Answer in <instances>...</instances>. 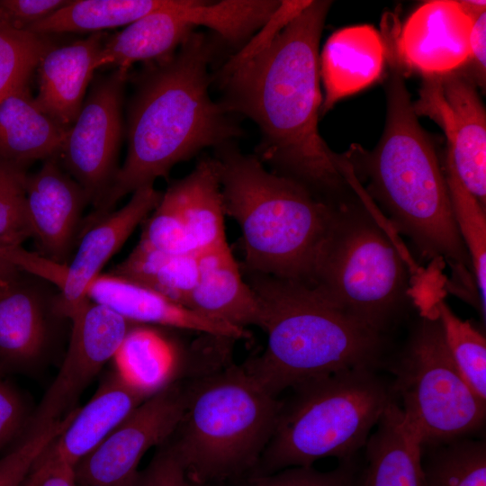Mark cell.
<instances>
[{"label":"cell","mask_w":486,"mask_h":486,"mask_svg":"<svg viewBox=\"0 0 486 486\" xmlns=\"http://www.w3.org/2000/svg\"><path fill=\"white\" fill-rule=\"evenodd\" d=\"M330 5L310 1L296 15L282 6L272 27L267 23L266 38L230 60L220 77L223 108L248 116L261 131L256 157L274 173L336 203L355 193L341 173L338 154L318 129L319 44Z\"/></svg>","instance_id":"6da1fadb"},{"label":"cell","mask_w":486,"mask_h":486,"mask_svg":"<svg viewBox=\"0 0 486 486\" xmlns=\"http://www.w3.org/2000/svg\"><path fill=\"white\" fill-rule=\"evenodd\" d=\"M212 50L206 36L194 32L141 75L129 111L126 159L104 198L83 220V230L113 211L124 195L153 185L203 148H217L240 134L210 96Z\"/></svg>","instance_id":"7a4b0ae2"},{"label":"cell","mask_w":486,"mask_h":486,"mask_svg":"<svg viewBox=\"0 0 486 486\" xmlns=\"http://www.w3.org/2000/svg\"><path fill=\"white\" fill-rule=\"evenodd\" d=\"M385 127L374 149L353 146L345 154L364 192L378 202L394 231L405 235L424 260H442L464 291L473 290L469 254L454 217L446 176L433 142L416 115L403 75L387 82Z\"/></svg>","instance_id":"3957f363"},{"label":"cell","mask_w":486,"mask_h":486,"mask_svg":"<svg viewBox=\"0 0 486 486\" xmlns=\"http://www.w3.org/2000/svg\"><path fill=\"white\" fill-rule=\"evenodd\" d=\"M262 309L264 352L242 366L270 394L338 372L377 368L385 336L337 308L306 284L246 272Z\"/></svg>","instance_id":"277c9868"},{"label":"cell","mask_w":486,"mask_h":486,"mask_svg":"<svg viewBox=\"0 0 486 486\" xmlns=\"http://www.w3.org/2000/svg\"><path fill=\"white\" fill-rule=\"evenodd\" d=\"M225 215L239 226L244 271L309 285L315 255L335 203L268 171L226 142L216 148Z\"/></svg>","instance_id":"5b68a950"},{"label":"cell","mask_w":486,"mask_h":486,"mask_svg":"<svg viewBox=\"0 0 486 486\" xmlns=\"http://www.w3.org/2000/svg\"><path fill=\"white\" fill-rule=\"evenodd\" d=\"M351 187L332 207L308 286L385 336L414 302L410 264L361 184Z\"/></svg>","instance_id":"8992f818"},{"label":"cell","mask_w":486,"mask_h":486,"mask_svg":"<svg viewBox=\"0 0 486 486\" xmlns=\"http://www.w3.org/2000/svg\"><path fill=\"white\" fill-rule=\"evenodd\" d=\"M282 406L242 365L193 382L171 441L188 482L209 484L255 469Z\"/></svg>","instance_id":"52a82bcc"},{"label":"cell","mask_w":486,"mask_h":486,"mask_svg":"<svg viewBox=\"0 0 486 486\" xmlns=\"http://www.w3.org/2000/svg\"><path fill=\"white\" fill-rule=\"evenodd\" d=\"M292 389L252 475L310 467L325 457H356L393 400L390 386L371 367L338 372Z\"/></svg>","instance_id":"ba28073f"},{"label":"cell","mask_w":486,"mask_h":486,"mask_svg":"<svg viewBox=\"0 0 486 486\" xmlns=\"http://www.w3.org/2000/svg\"><path fill=\"white\" fill-rule=\"evenodd\" d=\"M392 372V395L422 448L466 437L484 426L486 401L458 370L436 311L420 312Z\"/></svg>","instance_id":"9c48e42d"},{"label":"cell","mask_w":486,"mask_h":486,"mask_svg":"<svg viewBox=\"0 0 486 486\" xmlns=\"http://www.w3.org/2000/svg\"><path fill=\"white\" fill-rule=\"evenodd\" d=\"M412 106L443 130L460 180L485 207L486 112L474 83L460 68L423 76Z\"/></svg>","instance_id":"30bf717a"},{"label":"cell","mask_w":486,"mask_h":486,"mask_svg":"<svg viewBox=\"0 0 486 486\" xmlns=\"http://www.w3.org/2000/svg\"><path fill=\"white\" fill-rule=\"evenodd\" d=\"M128 76V71L115 69L93 84L58 157L94 207L106 195L119 170L121 107Z\"/></svg>","instance_id":"8fae6325"},{"label":"cell","mask_w":486,"mask_h":486,"mask_svg":"<svg viewBox=\"0 0 486 486\" xmlns=\"http://www.w3.org/2000/svg\"><path fill=\"white\" fill-rule=\"evenodd\" d=\"M186 403V387L167 383L147 398L75 468L78 486H130L148 449L168 441Z\"/></svg>","instance_id":"7c38bea8"},{"label":"cell","mask_w":486,"mask_h":486,"mask_svg":"<svg viewBox=\"0 0 486 486\" xmlns=\"http://www.w3.org/2000/svg\"><path fill=\"white\" fill-rule=\"evenodd\" d=\"M70 320L72 331L66 356L26 431L40 430L64 418L104 364L113 357L130 329L128 320L89 299Z\"/></svg>","instance_id":"4fadbf2b"},{"label":"cell","mask_w":486,"mask_h":486,"mask_svg":"<svg viewBox=\"0 0 486 486\" xmlns=\"http://www.w3.org/2000/svg\"><path fill=\"white\" fill-rule=\"evenodd\" d=\"M162 193L147 185L132 193L122 208L112 211L78 238L75 256L67 265L54 310L71 319L88 300L86 292L110 258L118 252L136 227L158 206Z\"/></svg>","instance_id":"5bb4252c"},{"label":"cell","mask_w":486,"mask_h":486,"mask_svg":"<svg viewBox=\"0 0 486 486\" xmlns=\"http://www.w3.org/2000/svg\"><path fill=\"white\" fill-rule=\"evenodd\" d=\"M25 190L32 237L43 256L68 265L88 195L58 158L45 159L37 172L27 175Z\"/></svg>","instance_id":"9a60e30c"},{"label":"cell","mask_w":486,"mask_h":486,"mask_svg":"<svg viewBox=\"0 0 486 486\" xmlns=\"http://www.w3.org/2000/svg\"><path fill=\"white\" fill-rule=\"evenodd\" d=\"M472 24L457 1L427 2L404 22L397 41L398 56L423 76L459 69L470 55Z\"/></svg>","instance_id":"2e32d148"},{"label":"cell","mask_w":486,"mask_h":486,"mask_svg":"<svg viewBox=\"0 0 486 486\" xmlns=\"http://www.w3.org/2000/svg\"><path fill=\"white\" fill-rule=\"evenodd\" d=\"M147 394L110 375L67 427L49 444L30 472L54 465L76 466L147 398Z\"/></svg>","instance_id":"e0dca14e"},{"label":"cell","mask_w":486,"mask_h":486,"mask_svg":"<svg viewBox=\"0 0 486 486\" xmlns=\"http://www.w3.org/2000/svg\"><path fill=\"white\" fill-rule=\"evenodd\" d=\"M86 297L129 322L198 331L233 340L249 337L245 328L203 316L148 287L113 274L98 275L88 287Z\"/></svg>","instance_id":"ac0fdd59"},{"label":"cell","mask_w":486,"mask_h":486,"mask_svg":"<svg viewBox=\"0 0 486 486\" xmlns=\"http://www.w3.org/2000/svg\"><path fill=\"white\" fill-rule=\"evenodd\" d=\"M198 0H166L160 8L106 38L94 62L95 69L113 66L128 71L138 61L155 62L172 55L194 32Z\"/></svg>","instance_id":"d6986e66"},{"label":"cell","mask_w":486,"mask_h":486,"mask_svg":"<svg viewBox=\"0 0 486 486\" xmlns=\"http://www.w3.org/2000/svg\"><path fill=\"white\" fill-rule=\"evenodd\" d=\"M107 34L100 32L69 44L54 45L37 66L40 109L60 124L70 127L84 104L95 70L94 62Z\"/></svg>","instance_id":"ffe728a7"},{"label":"cell","mask_w":486,"mask_h":486,"mask_svg":"<svg viewBox=\"0 0 486 486\" xmlns=\"http://www.w3.org/2000/svg\"><path fill=\"white\" fill-rule=\"evenodd\" d=\"M384 59V41L373 26L356 25L335 32L319 57L320 77L325 90L320 113L376 81Z\"/></svg>","instance_id":"44dd1931"},{"label":"cell","mask_w":486,"mask_h":486,"mask_svg":"<svg viewBox=\"0 0 486 486\" xmlns=\"http://www.w3.org/2000/svg\"><path fill=\"white\" fill-rule=\"evenodd\" d=\"M198 271L187 308L238 328H260V302L227 243L198 254Z\"/></svg>","instance_id":"7402d4cb"},{"label":"cell","mask_w":486,"mask_h":486,"mask_svg":"<svg viewBox=\"0 0 486 486\" xmlns=\"http://www.w3.org/2000/svg\"><path fill=\"white\" fill-rule=\"evenodd\" d=\"M365 446L359 486H426L421 443L392 400Z\"/></svg>","instance_id":"603a6c76"},{"label":"cell","mask_w":486,"mask_h":486,"mask_svg":"<svg viewBox=\"0 0 486 486\" xmlns=\"http://www.w3.org/2000/svg\"><path fill=\"white\" fill-rule=\"evenodd\" d=\"M68 129L42 112L23 85L0 101V159L27 165L58 158Z\"/></svg>","instance_id":"cb8c5ba5"},{"label":"cell","mask_w":486,"mask_h":486,"mask_svg":"<svg viewBox=\"0 0 486 486\" xmlns=\"http://www.w3.org/2000/svg\"><path fill=\"white\" fill-rule=\"evenodd\" d=\"M165 194L176 208L198 254L227 243L223 199L213 159L200 161Z\"/></svg>","instance_id":"d4e9b609"},{"label":"cell","mask_w":486,"mask_h":486,"mask_svg":"<svg viewBox=\"0 0 486 486\" xmlns=\"http://www.w3.org/2000/svg\"><path fill=\"white\" fill-rule=\"evenodd\" d=\"M46 340L43 306L37 292L17 279L0 284V357L11 363L36 358Z\"/></svg>","instance_id":"484cf974"},{"label":"cell","mask_w":486,"mask_h":486,"mask_svg":"<svg viewBox=\"0 0 486 486\" xmlns=\"http://www.w3.org/2000/svg\"><path fill=\"white\" fill-rule=\"evenodd\" d=\"M198 273V254H167L138 243L112 274L148 287L187 307Z\"/></svg>","instance_id":"4316f807"},{"label":"cell","mask_w":486,"mask_h":486,"mask_svg":"<svg viewBox=\"0 0 486 486\" xmlns=\"http://www.w3.org/2000/svg\"><path fill=\"white\" fill-rule=\"evenodd\" d=\"M166 0H76L39 21L28 32L52 35L65 32H100L129 25L162 7Z\"/></svg>","instance_id":"83f0119b"},{"label":"cell","mask_w":486,"mask_h":486,"mask_svg":"<svg viewBox=\"0 0 486 486\" xmlns=\"http://www.w3.org/2000/svg\"><path fill=\"white\" fill-rule=\"evenodd\" d=\"M115 374L148 396L166 385L175 349L158 331L130 328L113 357Z\"/></svg>","instance_id":"f1b7e54d"},{"label":"cell","mask_w":486,"mask_h":486,"mask_svg":"<svg viewBox=\"0 0 486 486\" xmlns=\"http://www.w3.org/2000/svg\"><path fill=\"white\" fill-rule=\"evenodd\" d=\"M443 169L458 231L469 254L479 291L481 312L486 310V212L460 180L446 153Z\"/></svg>","instance_id":"f546056e"},{"label":"cell","mask_w":486,"mask_h":486,"mask_svg":"<svg viewBox=\"0 0 486 486\" xmlns=\"http://www.w3.org/2000/svg\"><path fill=\"white\" fill-rule=\"evenodd\" d=\"M426 486H486V443L465 437L424 447Z\"/></svg>","instance_id":"4dcf8cb0"},{"label":"cell","mask_w":486,"mask_h":486,"mask_svg":"<svg viewBox=\"0 0 486 486\" xmlns=\"http://www.w3.org/2000/svg\"><path fill=\"white\" fill-rule=\"evenodd\" d=\"M434 310L449 352L473 392L486 401V338L470 321L460 319L443 300Z\"/></svg>","instance_id":"1f68e13d"},{"label":"cell","mask_w":486,"mask_h":486,"mask_svg":"<svg viewBox=\"0 0 486 486\" xmlns=\"http://www.w3.org/2000/svg\"><path fill=\"white\" fill-rule=\"evenodd\" d=\"M54 45L51 35L0 26V101L27 85L41 57Z\"/></svg>","instance_id":"d6a6232c"},{"label":"cell","mask_w":486,"mask_h":486,"mask_svg":"<svg viewBox=\"0 0 486 486\" xmlns=\"http://www.w3.org/2000/svg\"><path fill=\"white\" fill-rule=\"evenodd\" d=\"M25 168L26 164L0 159V238L18 245L32 237Z\"/></svg>","instance_id":"836d02e7"},{"label":"cell","mask_w":486,"mask_h":486,"mask_svg":"<svg viewBox=\"0 0 486 486\" xmlns=\"http://www.w3.org/2000/svg\"><path fill=\"white\" fill-rule=\"evenodd\" d=\"M139 243L167 254H198L176 208L166 194L147 219Z\"/></svg>","instance_id":"e575fe53"},{"label":"cell","mask_w":486,"mask_h":486,"mask_svg":"<svg viewBox=\"0 0 486 486\" xmlns=\"http://www.w3.org/2000/svg\"><path fill=\"white\" fill-rule=\"evenodd\" d=\"M73 411L36 431H24L20 442L0 459V486H22L34 462L67 427Z\"/></svg>","instance_id":"d590c367"},{"label":"cell","mask_w":486,"mask_h":486,"mask_svg":"<svg viewBox=\"0 0 486 486\" xmlns=\"http://www.w3.org/2000/svg\"><path fill=\"white\" fill-rule=\"evenodd\" d=\"M356 457L343 460L328 472L310 467H290L266 475H251L240 486H359Z\"/></svg>","instance_id":"8d00e7d4"},{"label":"cell","mask_w":486,"mask_h":486,"mask_svg":"<svg viewBox=\"0 0 486 486\" xmlns=\"http://www.w3.org/2000/svg\"><path fill=\"white\" fill-rule=\"evenodd\" d=\"M162 446L130 486H188L185 471L171 442Z\"/></svg>","instance_id":"74e56055"},{"label":"cell","mask_w":486,"mask_h":486,"mask_svg":"<svg viewBox=\"0 0 486 486\" xmlns=\"http://www.w3.org/2000/svg\"><path fill=\"white\" fill-rule=\"evenodd\" d=\"M68 0H0V26L28 31L67 4Z\"/></svg>","instance_id":"f35d334b"},{"label":"cell","mask_w":486,"mask_h":486,"mask_svg":"<svg viewBox=\"0 0 486 486\" xmlns=\"http://www.w3.org/2000/svg\"><path fill=\"white\" fill-rule=\"evenodd\" d=\"M4 256L18 270L29 272L54 283L60 287L66 274L67 265L54 261L23 249L21 245H7L3 250Z\"/></svg>","instance_id":"ab89813d"},{"label":"cell","mask_w":486,"mask_h":486,"mask_svg":"<svg viewBox=\"0 0 486 486\" xmlns=\"http://www.w3.org/2000/svg\"><path fill=\"white\" fill-rule=\"evenodd\" d=\"M24 418L20 396L0 378V451L22 430Z\"/></svg>","instance_id":"60d3db41"},{"label":"cell","mask_w":486,"mask_h":486,"mask_svg":"<svg viewBox=\"0 0 486 486\" xmlns=\"http://www.w3.org/2000/svg\"><path fill=\"white\" fill-rule=\"evenodd\" d=\"M472 21L470 55L464 65H468V71L460 69L475 86L484 90L486 83V12L472 18Z\"/></svg>","instance_id":"b9f144b4"},{"label":"cell","mask_w":486,"mask_h":486,"mask_svg":"<svg viewBox=\"0 0 486 486\" xmlns=\"http://www.w3.org/2000/svg\"><path fill=\"white\" fill-rule=\"evenodd\" d=\"M22 486H78L75 470L67 465H54L29 472Z\"/></svg>","instance_id":"7bdbcfd3"},{"label":"cell","mask_w":486,"mask_h":486,"mask_svg":"<svg viewBox=\"0 0 486 486\" xmlns=\"http://www.w3.org/2000/svg\"><path fill=\"white\" fill-rule=\"evenodd\" d=\"M11 244L14 243L0 238V284L17 279L20 272L3 254L4 247Z\"/></svg>","instance_id":"ee69618b"},{"label":"cell","mask_w":486,"mask_h":486,"mask_svg":"<svg viewBox=\"0 0 486 486\" xmlns=\"http://www.w3.org/2000/svg\"><path fill=\"white\" fill-rule=\"evenodd\" d=\"M463 12L471 19L486 12L485 1H457Z\"/></svg>","instance_id":"f6af8a7d"},{"label":"cell","mask_w":486,"mask_h":486,"mask_svg":"<svg viewBox=\"0 0 486 486\" xmlns=\"http://www.w3.org/2000/svg\"><path fill=\"white\" fill-rule=\"evenodd\" d=\"M188 486H210L209 484H197V483H192L188 482Z\"/></svg>","instance_id":"bcb514c9"}]
</instances>
